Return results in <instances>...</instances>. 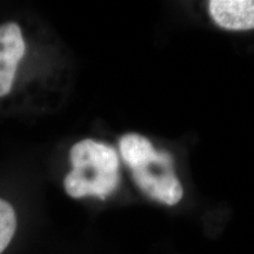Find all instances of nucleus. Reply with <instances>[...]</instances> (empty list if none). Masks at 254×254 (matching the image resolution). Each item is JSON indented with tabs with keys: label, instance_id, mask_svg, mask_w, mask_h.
<instances>
[{
	"label": "nucleus",
	"instance_id": "f257e3e1",
	"mask_svg": "<svg viewBox=\"0 0 254 254\" xmlns=\"http://www.w3.org/2000/svg\"><path fill=\"white\" fill-rule=\"evenodd\" d=\"M73 170L65 177L66 193L75 199L95 196L101 200L119 185V159L111 146L92 139L73 145L69 151Z\"/></svg>",
	"mask_w": 254,
	"mask_h": 254
},
{
	"label": "nucleus",
	"instance_id": "39448f33",
	"mask_svg": "<svg viewBox=\"0 0 254 254\" xmlns=\"http://www.w3.org/2000/svg\"><path fill=\"white\" fill-rule=\"evenodd\" d=\"M17 230V215L13 206L0 198V254L7 249Z\"/></svg>",
	"mask_w": 254,
	"mask_h": 254
},
{
	"label": "nucleus",
	"instance_id": "7ed1b4c3",
	"mask_svg": "<svg viewBox=\"0 0 254 254\" xmlns=\"http://www.w3.org/2000/svg\"><path fill=\"white\" fill-rule=\"evenodd\" d=\"M25 49L23 33L18 24L9 21L0 25V98L11 92Z\"/></svg>",
	"mask_w": 254,
	"mask_h": 254
},
{
	"label": "nucleus",
	"instance_id": "20e7f679",
	"mask_svg": "<svg viewBox=\"0 0 254 254\" xmlns=\"http://www.w3.org/2000/svg\"><path fill=\"white\" fill-rule=\"evenodd\" d=\"M209 13L219 26L226 30L254 28V0H212Z\"/></svg>",
	"mask_w": 254,
	"mask_h": 254
},
{
	"label": "nucleus",
	"instance_id": "f03ea898",
	"mask_svg": "<svg viewBox=\"0 0 254 254\" xmlns=\"http://www.w3.org/2000/svg\"><path fill=\"white\" fill-rule=\"evenodd\" d=\"M119 148L133 179L145 194L168 206L182 200L183 187L174 174L170 154L155 151L147 139L138 134L124 135Z\"/></svg>",
	"mask_w": 254,
	"mask_h": 254
}]
</instances>
